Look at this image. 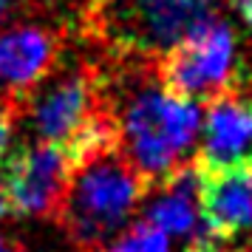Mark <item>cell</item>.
Wrapping results in <instances>:
<instances>
[{
	"label": "cell",
	"mask_w": 252,
	"mask_h": 252,
	"mask_svg": "<svg viewBox=\"0 0 252 252\" xmlns=\"http://www.w3.org/2000/svg\"><path fill=\"white\" fill-rule=\"evenodd\" d=\"M57 63V37L51 29L23 20L0 32V102L32 96Z\"/></svg>",
	"instance_id": "cell-7"
},
{
	"label": "cell",
	"mask_w": 252,
	"mask_h": 252,
	"mask_svg": "<svg viewBox=\"0 0 252 252\" xmlns=\"http://www.w3.org/2000/svg\"><path fill=\"white\" fill-rule=\"evenodd\" d=\"M238 14H241V20H244V29L252 37V0H238Z\"/></svg>",
	"instance_id": "cell-14"
},
{
	"label": "cell",
	"mask_w": 252,
	"mask_h": 252,
	"mask_svg": "<svg viewBox=\"0 0 252 252\" xmlns=\"http://www.w3.org/2000/svg\"><path fill=\"white\" fill-rule=\"evenodd\" d=\"M3 167L6 170L0 184L9 210L37 218L60 213L71 179V159L63 148L37 142L9 156Z\"/></svg>",
	"instance_id": "cell-6"
},
{
	"label": "cell",
	"mask_w": 252,
	"mask_h": 252,
	"mask_svg": "<svg viewBox=\"0 0 252 252\" xmlns=\"http://www.w3.org/2000/svg\"><path fill=\"white\" fill-rule=\"evenodd\" d=\"M201 167H235L252 156V102L238 94H221L201 119Z\"/></svg>",
	"instance_id": "cell-9"
},
{
	"label": "cell",
	"mask_w": 252,
	"mask_h": 252,
	"mask_svg": "<svg viewBox=\"0 0 252 252\" xmlns=\"http://www.w3.org/2000/svg\"><path fill=\"white\" fill-rule=\"evenodd\" d=\"M198 102L170 91L161 80H145L122 96L116 111L119 153L148 182H164L187 167L201 136Z\"/></svg>",
	"instance_id": "cell-1"
},
{
	"label": "cell",
	"mask_w": 252,
	"mask_h": 252,
	"mask_svg": "<svg viewBox=\"0 0 252 252\" xmlns=\"http://www.w3.org/2000/svg\"><path fill=\"white\" fill-rule=\"evenodd\" d=\"M198 190H201V167H182L164 182L145 204V221L161 229L164 235L176 238H193L201 224V207H198Z\"/></svg>",
	"instance_id": "cell-10"
},
{
	"label": "cell",
	"mask_w": 252,
	"mask_h": 252,
	"mask_svg": "<svg viewBox=\"0 0 252 252\" xmlns=\"http://www.w3.org/2000/svg\"><path fill=\"white\" fill-rule=\"evenodd\" d=\"M0 252H23V250H20L14 241H9V238H3V235H0Z\"/></svg>",
	"instance_id": "cell-15"
},
{
	"label": "cell",
	"mask_w": 252,
	"mask_h": 252,
	"mask_svg": "<svg viewBox=\"0 0 252 252\" xmlns=\"http://www.w3.org/2000/svg\"><path fill=\"white\" fill-rule=\"evenodd\" d=\"M201 224L216 238L229 241L252 232V164L221 170L201 167Z\"/></svg>",
	"instance_id": "cell-8"
},
{
	"label": "cell",
	"mask_w": 252,
	"mask_h": 252,
	"mask_svg": "<svg viewBox=\"0 0 252 252\" xmlns=\"http://www.w3.org/2000/svg\"><path fill=\"white\" fill-rule=\"evenodd\" d=\"M105 29L122 43L148 54H167L204 20L201 0H102Z\"/></svg>",
	"instance_id": "cell-4"
},
{
	"label": "cell",
	"mask_w": 252,
	"mask_h": 252,
	"mask_svg": "<svg viewBox=\"0 0 252 252\" xmlns=\"http://www.w3.org/2000/svg\"><path fill=\"white\" fill-rule=\"evenodd\" d=\"M145 182L114 148H102L77 161L60 204V221L74 244L99 250L122 232L136 213Z\"/></svg>",
	"instance_id": "cell-2"
},
{
	"label": "cell",
	"mask_w": 252,
	"mask_h": 252,
	"mask_svg": "<svg viewBox=\"0 0 252 252\" xmlns=\"http://www.w3.org/2000/svg\"><path fill=\"white\" fill-rule=\"evenodd\" d=\"M9 213V201H6V193H3V184H0V221H3V216Z\"/></svg>",
	"instance_id": "cell-17"
},
{
	"label": "cell",
	"mask_w": 252,
	"mask_h": 252,
	"mask_svg": "<svg viewBox=\"0 0 252 252\" xmlns=\"http://www.w3.org/2000/svg\"><path fill=\"white\" fill-rule=\"evenodd\" d=\"M14 0H0V26H3V20H6V14H9V9H12Z\"/></svg>",
	"instance_id": "cell-16"
},
{
	"label": "cell",
	"mask_w": 252,
	"mask_h": 252,
	"mask_svg": "<svg viewBox=\"0 0 252 252\" xmlns=\"http://www.w3.org/2000/svg\"><path fill=\"white\" fill-rule=\"evenodd\" d=\"M12 136H14V122L9 105L0 102V167L6 164L9 153H12Z\"/></svg>",
	"instance_id": "cell-12"
},
{
	"label": "cell",
	"mask_w": 252,
	"mask_h": 252,
	"mask_svg": "<svg viewBox=\"0 0 252 252\" xmlns=\"http://www.w3.org/2000/svg\"><path fill=\"white\" fill-rule=\"evenodd\" d=\"M241 252H252V241H250V244H247V247H244Z\"/></svg>",
	"instance_id": "cell-18"
},
{
	"label": "cell",
	"mask_w": 252,
	"mask_h": 252,
	"mask_svg": "<svg viewBox=\"0 0 252 252\" xmlns=\"http://www.w3.org/2000/svg\"><path fill=\"white\" fill-rule=\"evenodd\" d=\"M29 125L40 142L68 150L99 119L96 88L82 68H65L43 80L29 96Z\"/></svg>",
	"instance_id": "cell-5"
},
{
	"label": "cell",
	"mask_w": 252,
	"mask_h": 252,
	"mask_svg": "<svg viewBox=\"0 0 252 252\" xmlns=\"http://www.w3.org/2000/svg\"><path fill=\"white\" fill-rule=\"evenodd\" d=\"M96 252H170V241L153 224L136 221V224L125 227L122 232H116L114 238Z\"/></svg>",
	"instance_id": "cell-11"
},
{
	"label": "cell",
	"mask_w": 252,
	"mask_h": 252,
	"mask_svg": "<svg viewBox=\"0 0 252 252\" xmlns=\"http://www.w3.org/2000/svg\"><path fill=\"white\" fill-rule=\"evenodd\" d=\"M187 252H224V247H221V238H216L207 227H201L193 238H190Z\"/></svg>",
	"instance_id": "cell-13"
},
{
	"label": "cell",
	"mask_w": 252,
	"mask_h": 252,
	"mask_svg": "<svg viewBox=\"0 0 252 252\" xmlns=\"http://www.w3.org/2000/svg\"><path fill=\"white\" fill-rule=\"evenodd\" d=\"M201 3H213V0H201Z\"/></svg>",
	"instance_id": "cell-19"
},
{
	"label": "cell",
	"mask_w": 252,
	"mask_h": 252,
	"mask_svg": "<svg viewBox=\"0 0 252 252\" xmlns=\"http://www.w3.org/2000/svg\"><path fill=\"white\" fill-rule=\"evenodd\" d=\"M238 74V37L232 26L207 14L193 26V32L161 60L159 80L170 91L187 99H218L229 91Z\"/></svg>",
	"instance_id": "cell-3"
}]
</instances>
